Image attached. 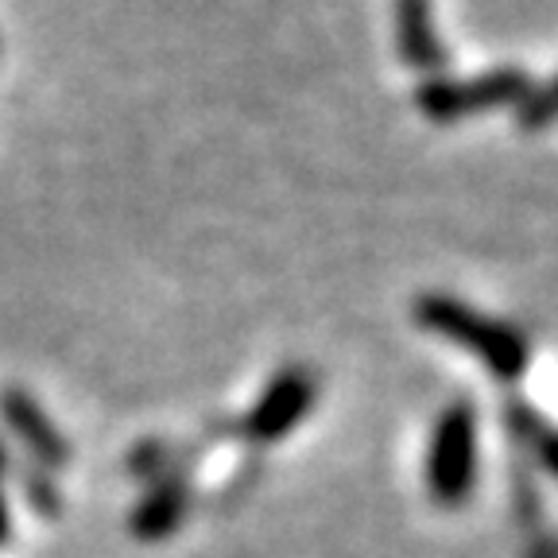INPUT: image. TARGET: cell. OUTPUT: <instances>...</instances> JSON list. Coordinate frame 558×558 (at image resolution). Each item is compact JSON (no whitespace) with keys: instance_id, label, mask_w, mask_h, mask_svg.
Wrapping results in <instances>:
<instances>
[{"instance_id":"cell-1","label":"cell","mask_w":558,"mask_h":558,"mask_svg":"<svg viewBox=\"0 0 558 558\" xmlns=\"http://www.w3.org/2000/svg\"><path fill=\"white\" fill-rule=\"evenodd\" d=\"M415 318L430 333H442L453 345L470 349L481 365L493 368V376H505V380L520 376L527 357H532V349H527V341H523V333L515 326L500 323V318H485L481 311L465 306L462 299L423 295L415 303Z\"/></svg>"},{"instance_id":"cell-2","label":"cell","mask_w":558,"mask_h":558,"mask_svg":"<svg viewBox=\"0 0 558 558\" xmlns=\"http://www.w3.org/2000/svg\"><path fill=\"white\" fill-rule=\"evenodd\" d=\"M423 477L438 505L470 500L473 481H477V415L470 403H453L438 415L427 442Z\"/></svg>"},{"instance_id":"cell-3","label":"cell","mask_w":558,"mask_h":558,"mask_svg":"<svg viewBox=\"0 0 558 558\" xmlns=\"http://www.w3.org/2000/svg\"><path fill=\"white\" fill-rule=\"evenodd\" d=\"M535 82L515 66H500L477 78H427L415 89L418 113L430 121H458V117L485 113L497 105H520Z\"/></svg>"},{"instance_id":"cell-4","label":"cell","mask_w":558,"mask_h":558,"mask_svg":"<svg viewBox=\"0 0 558 558\" xmlns=\"http://www.w3.org/2000/svg\"><path fill=\"white\" fill-rule=\"evenodd\" d=\"M396 47L400 59L415 70H427L435 78V70L446 66V47L438 39L435 9L430 0H396Z\"/></svg>"},{"instance_id":"cell-5","label":"cell","mask_w":558,"mask_h":558,"mask_svg":"<svg viewBox=\"0 0 558 558\" xmlns=\"http://www.w3.org/2000/svg\"><path fill=\"white\" fill-rule=\"evenodd\" d=\"M311 400H314V384L306 380L299 368H291V373L276 376V380L268 384V392H264L260 403H256L248 427H253L260 438H279L283 430H291L299 418H303V411L311 408Z\"/></svg>"},{"instance_id":"cell-6","label":"cell","mask_w":558,"mask_h":558,"mask_svg":"<svg viewBox=\"0 0 558 558\" xmlns=\"http://www.w3.org/2000/svg\"><path fill=\"white\" fill-rule=\"evenodd\" d=\"M9 418H12V427L24 435V442H32L35 450L47 453V458H59V438L44 427V418H39V411H35L32 403L12 396V400H9Z\"/></svg>"},{"instance_id":"cell-7","label":"cell","mask_w":558,"mask_h":558,"mask_svg":"<svg viewBox=\"0 0 558 558\" xmlns=\"http://www.w3.org/2000/svg\"><path fill=\"white\" fill-rule=\"evenodd\" d=\"M515 109H520V124H523V129H532V132L547 129L550 113H555V97H550V86H532V94L523 97Z\"/></svg>"},{"instance_id":"cell-8","label":"cell","mask_w":558,"mask_h":558,"mask_svg":"<svg viewBox=\"0 0 558 558\" xmlns=\"http://www.w3.org/2000/svg\"><path fill=\"white\" fill-rule=\"evenodd\" d=\"M0 543H9V505H4V465H0Z\"/></svg>"}]
</instances>
